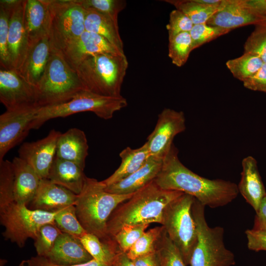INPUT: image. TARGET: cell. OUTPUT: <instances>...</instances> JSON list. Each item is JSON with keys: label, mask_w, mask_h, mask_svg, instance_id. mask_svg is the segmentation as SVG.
<instances>
[{"label": "cell", "mask_w": 266, "mask_h": 266, "mask_svg": "<svg viewBox=\"0 0 266 266\" xmlns=\"http://www.w3.org/2000/svg\"><path fill=\"white\" fill-rule=\"evenodd\" d=\"M178 154L173 144L163 159L161 169L154 180L161 188L188 194L212 208L225 206L237 197L239 192L235 183L198 175L180 162Z\"/></svg>", "instance_id": "6da1fadb"}, {"label": "cell", "mask_w": 266, "mask_h": 266, "mask_svg": "<svg viewBox=\"0 0 266 266\" xmlns=\"http://www.w3.org/2000/svg\"><path fill=\"white\" fill-rule=\"evenodd\" d=\"M183 193L161 188L153 181L136 192L113 211L107 223V233L113 236L126 225L161 224L166 205Z\"/></svg>", "instance_id": "7a4b0ae2"}, {"label": "cell", "mask_w": 266, "mask_h": 266, "mask_svg": "<svg viewBox=\"0 0 266 266\" xmlns=\"http://www.w3.org/2000/svg\"><path fill=\"white\" fill-rule=\"evenodd\" d=\"M106 185L96 179L86 177L75 203L77 217L88 233L101 240L111 242L114 239L107 233V223L113 211L121 203L135 193L125 195L112 194L105 190Z\"/></svg>", "instance_id": "3957f363"}, {"label": "cell", "mask_w": 266, "mask_h": 266, "mask_svg": "<svg viewBox=\"0 0 266 266\" xmlns=\"http://www.w3.org/2000/svg\"><path fill=\"white\" fill-rule=\"evenodd\" d=\"M128 65L125 54L105 53L88 57L74 70L86 90L120 97Z\"/></svg>", "instance_id": "277c9868"}, {"label": "cell", "mask_w": 266, "mask_h": 266, "mask_svg": "<svg viewBox=\"0 0 266 266\" xmlns=\"http://www.w3.org/2000/svg\"><path fill=\"white\" fill-rule=\"evenodd\" d=\"M34 89L38 107L65 102L86 90L75 71L61 53L52 50L43 74Z\"/></svg>", "instance_id": "5b68a950"}, {"label": "cell", "mask_w": 266, "mask_h": 266, "mask_svg": "<svg viewBox=\"0 0 266 266\" xmlns=\"http://www.w3.org/2000/svg\"><path fill=\"white\" fill-rule=\"evenodd\" d=\"M205 206L196 199L192 206L197 232V241L193 251L190 266H233V253L224 242V230L219 226L209 227L206 221Z\"/></svg>", "instance_id": "8992f818"}, {"label": "cell", "mask_w": 266, "mask_h": 266, "mask_svg": "<svg viewBox=\"0 0 266 266\" xmlns=\"http://www.w3.org/2000/svg\"><path fill=\"white\" fill-rule=\"evenodd\" d=\"M127 100L123 96L110 97L84 90L65 102L39 107L32 122L31 129H38L47 121L66 117L75 113L91 111L98 117L108 120L116 111L125 107Z\"/></svg>", "instance_id": "52a82bcc"}, {"label": "cell", "mask_w": 266, "mask_h": 266, "mask_svg": "<svg viewBox=\"0 0 266 266\" xmlns=\"http://www.w3.org/2000/svg\"><path fill=\"white\" fill-rule=\"evenodd\" d=\"M195 200L185 193L174 199L165 208L161 224L187 266L189 265L197 241L196 224L192 213Z\"/></svg>", "instance_id": "ba28073f"}, {"label": "cell", "mask_w": 266, "mask_h": 266, "mask_svg": "<svg viewBox=\"0 0 266 266\" xmlns=\"http://www.w3.org/2000/svg\"><path fill=\"white\" fill-rule=\"evenodd\" d=\"M48 36L52 51L61 52L85 31L86 10L77 0H45Z\"/></svg>", "instance_id": "9c48e42d"}, {"label": "cell", "mask_w": 266, "mask_h": 266, "mask_svg": "<svg viewBox=\"0 0 266 266\" xmlns=\"http://www.w3.org/2000/svg\"><path fill=\"white\" fill-rule=\"evenodd\" d=\"M56 212L33 209L14 202L0 209V222L4 228L2 236L22 248L29 238L35 239L42 226L55 223Z\"/></svg>", "instance_id": "30bf717a"}, {"label": "cell", "mask_w": 266, "mask_h": 266, "mask_svg": "<svg viewBox=\"0 0 266 266\" xmlns=\"http://www.w3.org/2000/svg\"><path fill=\"white\" fill-rule=\"evenodd\" d=\"M185 123L182 111L164 108L159 114L155 127L146 142L150 156L164 159L173 144L174 137L185 130Z\"/></svg>", "instance_id": "8fae6325"}, {"label": "cell", "mask_w": 266, "mask_h": 266, "mask_svg": "<svg viewBox=\"0 0 266 266\" xmlns=\"http://www.w3.org/2000/svg\"><path fill=\"white\" fill-rule=\"evenodd\" d=\"M39 107L6 110L0 116V162L26 137Z\"/></svg>", "instance_id": "7c38bea8"}, {"label": "cell", "mask_w": 266, "mask_h": 266, "mask_svg": "<svg viewBox=\"0 0 266 266\" xmlns=\"http://www.w3.org/2000/svg\"><path fill=\"white\" fill-rule=\"evenodd\" d=\"M0 101L6 110L37 107L34 87L14 68L0 69Z\"/></svg>", "instance_id": "4fadbf2b"}, {"label": "cell", "mask_w": 266, "mask_h": 266, "mask_svg": "<svg viewBox=\"0 0 266 266\" xmlns=\"http://www.w3.org/2000/svg\"><path fill=\"white\" fill-rule=\"evenodd\" d=\"M265 23L266 16L251 8L246 0H221L218 10L206 23L231 31L238 27Z\"/></svg>", "instance_id": "5bb4252c"}, {"label": "cell", "mask_w": 266, "mask_h": 266, "mask_svg": "<svg viewBox=\"0 0 266 266\" xmlns=\"http://www.w3.org/2000/svg\"><path fill=\"white\" fill-rule=\"evenodd\" d=\"M61 132L51 130L44 138L25 142L18 150L19 157L27 162L40 178L47 179L56 155L57 144Z\"/></svg>", "instance_id": "9a60e30c"}, {"label": "cell", "mask_w": 266, "mask_h": 266, "mask_svg": "<svg viewBox=\"0 0 266 266\" xmlns=\"http://www.w3.org/2000/svg\"><path fill=\"white\" fill-rule=\"evenodd\" d=\"M60 52L74 70L79 64L90 56L105 53L123 54L104 38L86 31Z\"/></svg>", "instance_id": "2e32d148"}, {"label": "cell", "mask_w": 266, "mask_h": 266, "mask_svg": "<svg viewBox=\"0 0 266 266\" xmlns=\"http://www.w3.org/2000/svg\"><path fill=\"white\" fill-rule=\"evenodd\" d=\"M77 195L48 179H41L36 193L30 203L31 209L54 212L75 205Z\"/></svg>", "instance_id": "e0dca14e"}, {"label": "cell", "mask_w": 266, "mask_h": 266, "mask_svg": "<svg viewBox=\"0 0 266 266\" xmlns=\"http://www.w3.org/2000/svg\"><path fill=\"white\" fill-rule=\"evenodd\" d=\"M26 0L11 13L8 30V49L11 66L18 69L27 56L29 45L24 24V13Z\"/></svg>", "instance_id": "ac0fdd59"}, {"label": "cell", "mask_w": 266, "mask_h": 266, "mask_svg": "<svg viewBox=\"0 0 266 266\" xmlns=\"http://www.w3.org/2000/svg\"><path fill=\"white\" fill-rule=\"evenodd\" d=\"M51 52V44L46 36L29 47L23 63L16 70L25 81L35 87L43 74Z\"/></svg>", "instance_id": "d6986e66"}, {"label": "cell", "mask_w": 266, "mask_h": 266, "mask_svg": "<svg viewBox=\"0 0 266 266\" xmlns=\"http://www.w3.org/2000/svg\"><path fill=\"white\" fill-rule=\"evenodd\" d=\"M45 258L52 263L66 266L80 264L93 259L80 239L65 233L59 236Z\"/></svg>", "instance_id": "ffe728a7"}, {"label": "cell", "mask_w": 266, "mask_h": 266, "mask_svg": "<svg viewBox=\"0 0 266 266\" xmlns=\"http://www.w3.org/2000/svg\"><path fill=\"white\" fill-rule=\"evenodd\" d=\"M163 161V159L150 156L139 169L122 180L106 186L105 190L119 195L135 193L155 179L161 169Z\"/></svg>", "instance_id": "44dd1931"}, {"label": "cell", "mask_w": 266, "mask_h": 266, "mask_svg": "<svg viewBox=\"0 0 266 266\" xmlns=\"http://www.w3.org/2000/svg\"><path fill=\"white\" fill-rule=\"evenodd\" d=\"M242 166L241 179L237 185L238 192L256 212L266 195L257 162L253 157L248 156L243 159Z\"/></svg>", "instance_id": "7402d4cb"}, {"label": "cell", "mask_w": 266, "mask_h": 266, "mask_svg": "<svg viewBox=\"0 0 266 266\" xmlns=\"http://www.w3.org/2000/svg\"><path fill=\"white\" fill-rule=\"evenodd\" d=\"M88 149L85 133L78 128H71L60 134L57 141L56 156L74 162L84 169Z\"/></svg>", "instance_id": "603a6c76"}, {"label": "cell", "mask_w": 266, "mask_h": 266, "mask_svg": "<svg viewBox=\"0 0 266 266\" xmlns=\"http://www.w3.org/2000/svg\"><path fill=\"white\" fill-rule=\"evenodd\" d=\"M12 164L14 174L15 202L28 205L34 198L41 179L34 170L20 157H14Z\"/></svg>", "instance_id": "cb8c5ba5"}, {"label": "cell", "mask_w": 266, "mask_h": 266, "mask_svg": "<svg viewBox=\"0 0 266 266\" xmlns=\"http://www.w3.org/2000/svg\"><path fill=\"white\" fill-rule=\"evenodd\" d=\"M24 24L29 47L48 36V10L45 0H26Z\"/></svg>", "instance_id": "d4e9b609"}, {"label": "cell", "mask_w": 266, "mask_h": 266, "mask_svg": "<svg viewBox=\"0 0 266 266\" xmlns=\"http://www.w3.org/2000/svg\"><path fill=\"white\" fill-rule=\"evenodd\" d=\"M84 169L74 162L55 156L47 179L78 195L87 177Z\"/></svg>", "instance_id": "484cf974"}, {"label": "cell", "mask_w": 266, "mask_h": 266, "mask_svg": "<svg viewBox=\"0 0 266 266\" xmlns=\"http://www.w3.org/2000/svg\"><path fill=\"white\" fill-rule=\"evenodd\" d=\"M86 10L85 31L100 35L120 52L125 54L124 44L119 32L118 23L108 16L94 10Z\"/></svg>", "instance_id": "4316f807"}, {"label": "cell", "mask_w": 266, "mask_h": 266, "mask_svg": "<svg viewBox=\"0 0 266 266\" xmlns=\"http://www.w3.org/2000/svg\"><path fill=\"white\" fill-rule=\"evenodd\" d=\"M121 163L109 177L102 181L106 186L115 183L133 173L142 167L150 157L148 145L145 142L141 147L133 149L127 147L119 154Z\"/></svg>", "instance_id": "83f0119b"}, {"label": "cell", "mask_w": 266, "mask_h": 266, "mask_svg": "<svg viewBox=\"0 0 266 266\" xmlns=\"http://www.w3.org/2000/svg\"><path fill=\"white\" fill-rule=\"evenodd\" d=\"M80 240L94 259L108 265H112L114 263L120 251L115 241H104L91 233H85Z\"/></svg>", "instance_id": "f1b7e54d"}, {"label": "cell", "mask_w": 266, "mask_h": 266, "mask_svg": "<svg viewBox=\"0 0 266 266\" xmlns=\"http://www.w3.org/2000/svg\"><path fill=\"white\" fill-rule=\"evenodd\" d=\"M187 15L194 25L206 23L218 10L221 1L214 4H204L197 0H165Z\"/></svg>", "instance_id": "f546056e"}, {"label": "cell", "mask_w": 266, "mask_h": 266, "mask_svg": "<svg viewBox=\"0 0 266 266\" xmlns=\"http://www.w3.org/2000/svg\"><path fill=\"white\" fill-rule=\"evenodd\" d=\"M263 64L259 57L244 53L240 57L227 61L226 65L234 78L243 82L257 72Z\"/></svg>", "instance_id": "4dcf8cb0"}, {"label": "cell", "mask_w": 266, "mask_h": 266, "mask_svg": "<svg viewBox=\"0 0 266 266\" xmlns=\"http://www.w3.org/2000/svg\"><path fill=\"white\" fill-rule=\"evenodd\" d=\"M164 231V228L161 225L145 232L126 253L127 256L133 260L155 251Z\"/></svg>", "instance_id": "1f68e13d"}, {"label": "cell", "mask_w": 266, "mask_h": 266, "mask_svg": "<svg viewBox=\"0 0 266 266\" xmlns=\"http://www.w3.org/2000/svg\"><path fill=\"white\" fill-rule=\"evenodd\" d=\"M55 223L63 232L80 238L87 233L77 217L75 205L66 207L56 212Z\"/></svg>", "instance_id": "d6a6232c"}, {"label": "cell", "mask_w": 266, "mask_h": 266, "mask_svg": "<svg viewBox=\"0 0 266 266\" xmlns=\"http://www.w3.org/2000/svg\"><path fill=\"white\" fill-rule=\"evenodd\" d=\"M192 51L190 32L180 33L168 40V55L176 66L181 67L185 64Z\"/></svg>", "instance_id": "836d02e7"}, {"label": "cell", "mask_w": 266, "mask_h": 266, "mask_svg": "<svg viewBox=\"0 0 266 266\" xmlns=\"http://www.w3.org/2000/svg\"><path fill=\"white\" fill-rule=\"evenodd\" d=\"M15 202L14 174L12 162H0V209Z\"/></svg>", "instance_id": "e575fe53"}, {"label": "cell", "mask_w": 266, "mask_h": 266, "mask_svg": "<svg viewBox=\"0 0 266 266\" xmlns=\"http://www.w3.org/2000/svg\"><path fill=\"white\" fill-rule=\"evenodd\" d=\"M62 233L55 223H49L42 226L34 242L37 255L46 257Z\"/></svg>", "instance_id": "d590c367"}, {"label": "cell", "mask_w": 266, "mask_h": 266, "mask_svg": "<svg viewBox=\"0 0 266 266\" xmlns=\"http://www.w3.org/2000/svg\"><path fill=\"white\" fill-rule=\"evenodd\" d=\"M231 30L210 26L206 23L194 25L190 32L192 50L229 33Z\"/></svg>", "instance_id": "8d00e7d4"}, {"label": "cell", "mask_w": 266, "mask_h": 266, "mask_svg": "<svg viewBox=\"0 0 266 266\" xmlns=\"http://www.w3.org/2000/svg\"><path fill=\"white\" fill-rule=\"evenodd\" d=\"M85 9H91L110 17L118 23V15L126 6L124 0H77Z\"/></svg>", "instance_id": "74e56055"}, {"label": "cell", "mask_w": 266, "mask_h": 266, "mask_svg": "<svg viewBox=\"0 0 266 266\" xmlns=\"http://www.w3.org/2000/svg\"><path fill=\"white\" fill-rule=\"evenodd\" d=\"M157 249L160 256L161 266H187L179 250L169 238L165 230Z\"/></svg>", "instance_id": "f35d334b"}, {"label": "cell", "mask_w": 266, "mask_h": 266, "mask_svg": "<svg viewBox=\"0 0 266 266\" xmlns=\"http://www.w3.org/2000/svg\"><path fill=\"white\" fill-rule=\"evenodd\" d=\"M244 53L256 55L266 63V23L255 26L244 44Z\"/></svg>", "instance_id": "ab89813d"}, {"label": "cell", "mask_w": 266, "mask_h": 266, "mask_svg": "<svg viewBox=\"0 0 266 266\" xmlns=\"http://www.w3.org/2000/svg\"><path fill=\"white\" fill-rule=\"evenodd\" d=\"M149 225H126L113 236L119 250L127 253L144 233Z\"/></svg>", "instance_id": "60d3db41"}, {"label": "cell", "mask_w": 266, "mask_h": 266, "mask_svg": "<svg viewBox=\"0 0 266 266\" xmlns=\"http://www.w3.org/2000/svg\"><path fill=\"white\" fill-rule=\"evenodd\" d=\"M11 12L0 7V69L13 68L8 49V36Z\"/></svg>", "instance_id": "b9f144b4"}, {"label": "cell", "mask_w": 266, "mask_h": 266, "mask_svg": "<svg viewBox=\"0 0 266 266\" xmlns=\"http://www.w3.org/2000/svg\"><path fill=\"white\" fill-rule=\"evenodd\" d=\"M194 25L190 19L182 12L176 9L173 10L170 13L168 23L166 26L168 40L180 33L190 32Z\"/></svg>", "instance_id": "7bdbcfd3"}, {"label": "cell", "mask_w": 266, "mask_h": 266, "mask_svg": "<svg viewBox=\"0 0 266 266\" xmlns=\"http://www.w3.org/2000/svg\"><path fill=\"white\" fill-rule=\"evenodd\" d=\"M249 249L256 252L266 251V232L248 229L245 231Z\"/></svg>", "instance_id": "ee69618b"}, {"label": "cell", "mask_w": 266, "mask_h": 266, "mask_svg": "<svg viewBox=\"0 0 266 266\" xmlns=\"http://www.w3.org/2000/svg\"><path fill=\"white\" fill-rule=\"evenodd\" d=\"M243 84L248 89L266 93V63H264L260 69Z\"/></svg>", "instance_id": "f6af8a7d"}, {"label": "cell", "mask_w": 266, "mask_h": 266, "mask_svg": "<svg viewBox=\"0 0 266 266\" xmlns=\"http://www.w3.org/2000/svg\"><path fill=\"white\" fill-rule=\"evenodd\" d=\"M28 261L32 266H111L112 265H108L100 262L94 259L89 262L80 264L66 266L59 265L50 262L45 257L37 255L32 257Z\"/></svg>", "instance_id": "bcb514c9"}, {"label": "cell", "mask_w": 266, "mask_h": 266, "mask_svg": "<svg viewBox=\"0 0 266 266\" xmlns=\"http://www.w3.org/2000/svg\"><path fill=\"white\" fill-rule=\"evenodd\" d=\"M133 261L135 266H161V258L157 249Z\"/></svg>", "instance_id": "7dc6e473"}, {"label": "cell", "mask_w": 266, "mask_h": 266, "mask_svg": "<svg viewBox=\"0 0 266 266\" xmlns=\"http://www.w3.org/2000/svg\"><path fill=\"white\" fill-rule=\"evenodd\" d=\"M252 229L266 232V195L262 200L259 209L256 212Z\"/></svg>", "instance_id": "c3c4849f"}, {"label": "cell", "mask_w": 266, "mask_h": 266, "mask_svg": "<svg viewBox=\"0 0 266 266\" xmlns=\"http://www.w3.org/2000/svg\"><path fill=\"white\" fill-rule=\"evenodd\" d=\"M246 2L255 11L266 16V0H246Z\"/></svg>", "instance_id": "681fc988"}, {"label": "cell", "mask_w": 266, "mask_h": 266, "mask_svg": "<svg viewBox=\"0 0 266 266\" xmlns=\"http://www.w3.org/2000/svg\"><path fill=\"white\" fill-rule=\"evenodd\" d=\"M114 263L116 266H135L133 261L126 253L121 251L118 253Z\"/></svg>", "instance_id": "f907efd6"}, {"label": "cell", "mask_w": 266, "mask_h": 266, "mask_svg": "<svg viewBox=\"0 0 266 266\" xmlns=\"http://www.w3.org/2000/svg\"><path fill=\"white\" fill-rule=\"evenodd\" d=\"M23 0H0V7L11 12Z\"/></svg>", "instance_id": "816d5d0a"}, {"label": "cell", "mask_w": 266, "mask_h": 266, "mask_svg": "<svg viewBox=\"0 0 266 266\" xmlns=\"http://www.w3.org/2000/svg\"><path fill=\"white\" fill-rule=\"evenodd\" d=\"M18 266H32L29 263L28 260H27L22 261Z\"/></svg>", "instance_id": "f5cc1de1"}, {"label": "cell", "mask_w": 266, "mask_h": 266, "mask_svg": "<svg viewBox=\"0 0 266 266\" xmlns=\"http://www.w3.org/2000/svg\"><path fill=\"white\" fill-rule=\"evenodd\" d=\"M111 266H116L115 263H114Z\"/></svg>", "instance_id": "db71d44e"}]
</instances>
